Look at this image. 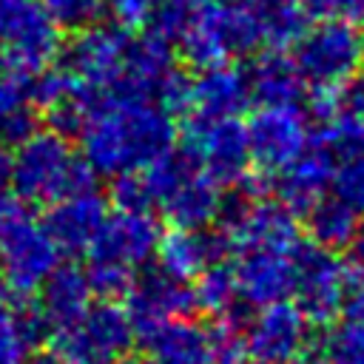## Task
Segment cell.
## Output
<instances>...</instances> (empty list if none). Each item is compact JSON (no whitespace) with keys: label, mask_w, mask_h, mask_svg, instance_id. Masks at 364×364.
Segmentation results:
<instances>
[{"label":"cell","mask_w":364,"mask_h":364,"mask_svg":"<svg viewBox=\"0 0 364 364\" xmlns=\"http://www.w3.org/2000/svg\"><path fill=\"white\" fill-rule=\"evenodd\" d=\"M316 139L338 159L364 154V117L350 111H336L330 119H324V131Z\"/></svg>","instance_id":"cell-30"},{"label":"cell","mask_w":364,"mask_h":364,"mask_svg":"<svg viewBox=\"0 0 364 364\" xmlns=\"http://www.w3.org/2000/svg\"><path fill=\"white\" fill-rule=\"evenodd\" d=\"M341 310H344L347 318L364 321V267H355V270L347 273Z\"/></svg>","instance_id":"cell-38"},{"label":"cell","mask_w":364,"mask_h":364,"mask_svg":"<svg viewBox=\"0 0 364 364\" xmlns=\"http://www.w3.org/2000/svg\"><path fill=\"white\" fill-rule=\"evenodd\" d=\"M128 40H131V28L119 26L117 20L105 23V26L91 23L88 28L74 31V40L65 46V51L60 48L63 51V68L74 80L94 85L105 94V88L122 71Z\"/></svg>","instance_id":"cell-10"},{"label":"cell","mask_w":364,"mask_h":364,"mask_svg":"<svg viewBox=\"0 0 364 364\" xmlns=\"http://www.w3.org/2000/svg\"><path fill=\"white\" fill-rule=\"evenodd\" d=\"M168 219L173 222V228H185V230H199L205 225L213 222L216 208H219V185L196 171L185 185H179L165 202H162Z\"/></svg>","instance_id":"cell-24"},{"label":"cell","mask_w":364,"mask_h":364,"mask_svg":"<svg viewBox=\"0 0 364 364\" xmlns=\"http://www.w3.org/2000/svg\"><path fill=\"white\" fill-rule=\"evenodd\" d=\"M60 48V28L40 0H0V51L37 71L51 65Z\"/></svg>","instance_id":"cell-9"},{"label":"cell","mask_w":364,"mask_h":364,"mask_svg":"<svg viewBox=\"0 0 364 364\" xmlns=\"http://www.w3.org/2000/svg\"><path fill=\"white\" fill-rule=\"evenodd\" d=\"M250 102L245 71L225 63L205 65L196 80H191V100L188 108L196 117L219 119V117H236Z\"/></svg>","instance_id":"cell-19"},{"label":"cell","mask_w":364,"mask_h":364,"mask_svg":"<svg viewBox=\"0 0 364 364\" xmlns=\"http://www.w3.org/2000/svg\"><path fill=\"white\" fill-rule=\"evenodd\" d=\"M338 105L341 111H350V114H358L364 117V71L353 74L341 88H338Z\"/></svg>","instance_id":"cell-40"},{"label":"cell","mask_w":364,"mask_h":364,"mask_svg":"<svg viewBox=\"0 0 364 364\" xmlns=\"http://www.w3.org/2000/svg\"><path fill=\"white\" fill-rule=\"evenodd\" d=\"M245 353L256 361L290 364L310 341V321L290 301H270L245 324Z\"/></svg>","instance_id":"cell-13"},{"label":"cell","mask_w":364,"mask_h":364,"mask_svg":"<svg viewBox=\"0 0 364 364\" xmlns=\"http://www.w3.org/2000/svg\"><path fill=\"white\" fill-rule=\"evenodd\" d=\"M293 296L296 307L304 313L310 324H327L333 316L341 313L344 299V282L347 270L336 250H327L321 245H296L293 253Z\"/></svg>","instance_id":"cell-8"},{"label":"cell","mask_w":364,"mask_h":364,"mask_svg":"<svg viewBox=\"0 0 364 364\" xmlns=\"http://www.w3.org/2000/svg\"><path fill=\"white\" fill-rule=\"evenodd\" d=\"M358 37H361V54H364V28L358 31Z\"/></svg>","instance_id":"cell-51"},{"label":"cell","mask_w":364,"mask_h":364,"mask_svg":"<svg viewBox=\"0 0 364 364\" xmlns=\"http://www.w3.org/2000/svg\"><path fill=\"white\" fill-rule=\"evenodd\" d=\"M111 364H136V361H131V358L122 355V358H117V361H111Z\"/></svg>","instance_id":"cell-50"},{"label":"cell","mask_w":364,"mask_h":364,"mask_svg":"<svg viewBox=\"0 0 364 364\" xmlns=\"http://www.w3.org/2000/svg\"><path fill=\"white\" fill-rule=\"evenodd\" d=\"M176 3H182V6H188L191 11H196V9H202L208 0H176Z\"/></svg>","instance_id":"cell-49"},{"label":"cell","mask_w":364,"mask_h":364,"mask_svg":"<svg viewBox=\"0 0 364 364\" xmlns=\"http://www.w3.org/2000/svg\"><path fill=\"white\" fill-rule=\"evenodd\" d=\"M54 350L65 364H111L122 358L134 344V327L122 307L111 299L88 304L71 324L54 330Z\"/></svg>","instance_id":"cell-5"},{"label":"cell","mask_w":364,"mask_h":364,"mask_svg":"<svg viewBox=\"0 0 364 364\" xmlns=\"http://www.w3.org/2000/svg\"><path fill=\"white\" fill-rule=\"evenodd\" d=\"M333 154L316 139L307 142L304 151L287 162L282 171H276V196L284 208H290L293 213L307 210L316 199L324 196V191L330 188V176H333Z\"/></svg>","instance_id":"cell-17"},{"label":"cell","mask_w":364,"mask_h":364,"mask_svg":"<svg viewBox=\"0 0 364 364\" xmlns=\"http://www.w3.org/2000/svg\"><path fill=\"white\" fill-rule=\"evenodd\" d=\"M9 307H11V293H9L6 284H0V316L9 313Z\"/></svg>","instance_id":"cell-47"},{"label":"cell","mask_w":364,"mask_h":364,"mask_svg":"<svg viewBox=\"0 0 364 364\" xmlns=\"http://www.w3.org/2000/svg\"><path fill=\"white\" fill-rule=\"evenodd\" d=\"M57 262V245L28 210H20L0 228V273L11 296H31Z\"/></svg>","instance_id":"cell-7"},{"label":"cell","mask_w":364,"mask_h":364,"mask_svg":"<svg viewBox=\"0 0 364 364\" xmlns=\"http://www.w3.org/2000/svg\"><path fill=\"white\" fill-rule=\"evenodd\" d=\"M179 43H182V57L191 65L205 68L213 63H225L230 57L253 54L262 43V31L253 9L205 3L202 9L193 11Z\"/></svg>","instance_id":"cell-3"},{"label":"cell","mask_w":364,"mask_h":364,"mask_svg":"<svg viewBox=\"0 0 364 364\" xmlns=\"http://www.w3.org/2000/svg\"><path fill=\"white\" fill-rule=\"evenodd\" d=\"M34 293H37V304L43 307L54 330L82 316V310L91 304V296H94L85 270L77 267L74 262H65V264L57 262Z\"/></svg>","instance_id":"cell-22"},{"label":"cell","mask_w":364,"mask_h":364,"mask_svg":"<svg viewBox=\"0 0 364 364\" xmlns=\"http://www.w3.org/2000/svg\"><path fill=\"white\" fill-rule=\"evenodd\" d=\"M199 171V165H196V159H193V154L191 151H165L162 156H156L151 165H145V173H142V179H145V185H148V193H151V199L154 202H165L179 185H185L193 173Z\"/></svg>","instance_id":"cell-29"},{"label":"cell","mask_w":364,"mask_h":364,"mask_svg":"<svg viewBox=\"0 0 364 364\" xmlns=\"http://www.w3.org/2000/svg\"><path fill=\"white\" fill-rule=\"evenodd\" d=\"M358 28L344 17H321L296 40L293 65L316 88H341L361 65Z\"/></svg>","instance_id":"cell-4"},{"label":"cell","mask_w":364,"mask_h":364,"mask_svg":"<svg viewBox=\"0 0 364 364\" xmlns=\"http://www.w3.org/2000/svg\"><path fill=\"white\" fill-rule=\"evenodd\" d=\"M245 131L250 162H256V168L264 173L282 171L310 142L307 119L296 105H262L245 122Z\"/></svg>","instance_id":"cell-11"},{"label":"cell","mask_w":364,"mask_h":364,"mask_svg":"<svg viewBox=\"0 0 364 364\" xmlns=\"http://www.w3.org/2000/svg\"><path fill=\"white\" fill-rule=\"evenodd\" d=\"M156 0H108V9L114 14V20L125 28H134L139 23H145L148 11L154 9Z\"/></svg>","instance_id":"cell-39"},{"label":"cell","mask_w":364,"mask_h":364,"mask_svg":"<svg viewBox=\"0 0 364 364\" xmlns=\"http://www.w3.org/2000/svg\"><path fill=\"white\" fill-rule=\"evenodd\" d=\"M159 253V267L171 273L173 279H191L196 276L205 264L222 262L230 253V233L225 230H185L176 228L168 236H159L156 245Z\"/></svg>","instance_id":"cell-18"},{"label":"cell","mask_w":364,"mask_h":364,"mask_svg":"<svg viewBox=\"0 0 364 364\" xmlns=\"http://www.w3.org/2000/svg\"><path fill=\"white\" fill-rule=\"evenodd\" d=\"M299 6L304 9L307 17H336V6L333 0H299Z\"/></svg>","instance_id":"cell-41"},{"label":"cell","mask_w":364,"mask_h":364,"mask_svg":"<svg viewBox=\"0 0 364 364\" xmlns=\"http://www.w3.org/2000/svg\"><path fill=\"white\" fill-rule=\"evenodd\" d=\"M125 296H128L125 316L134 327V338H139V341L148 333H154L159 324H165L171 318H185L193 310L191 287H185L182 279H173L162 267L134 276Z\"/></svg>","instance_id":"cell-12"},{"label":"cell","mask_w":364,"mask_h":364,"mask_svg":"<svg viewBox=\"0 0 364 364\" xmlns=\"http://www.w3.org/2000/svg\"><path fill=\"white\" fill-rule=\"evenodd\" d=\"M28 77H3L0 80V145L14 148L37 131L40 111L28 100Z\"/></svg>","instance_id":"cell-25"},{"label":"cell","mask_w":364,"mask_h":364,"mask_svg":"<svg viewBox=\"0 0 364 364\" xmlns=\"http://www.w3.org/2000/svg\"><path fill=\"white\" fill-rule=\"evenodd\" d=\"M191 17H193V11H191L188 6H182V3H176V0H156L154 9L148 11L145 23H148V31H151V34H156V37L173 43V40H179L182 31L188 28Z\"/></svg>","instance_id":"cell-36"},{"label":"cell","mask_w":364,"mask_h":364,"mask_svg":"<svg viewBox=\"0 0 364 364\" xmlns=\"http://www.w3.org/2000/svg\"><path fill=\"white\" fill-rule=\"evenodd\" d=\"M85 276H88L91 293L100 296V299H111V301L117 296H125L131 282H134V270L131 267L117 264V262H105V259H91V256H88Z\"/></svg>","instance_id":"cell-32"},{"label":"cell","mask_w":364,"mask_h":364,"mask_svg":"<svg viewBox=\"0 0 364 364\" xmlns=\"http://www.w3.org/2000/svg\"><path fill=\"white\" fill-rule=\"evenodd\" d=\"M60 31H80L100 20L102 0H40Z\"/></svg>","instance_id":"cell-34"},{"label":"cell","mask_w":364,"mask_h":364,"mask_svg":"<svg viewBox=\"0 0 364 364\" xmlns=\"http://www.w3.org/2000/svg\"><path fill=\"white\" fill-rule=\"evenodd\" d=\"M293 250H264V247H250L242 250L233 279H236V293L245 304L262 307L270 301H282L293 290Z\"/></svg>","instance_id":"cell-16"},{"label":"cell","mask_w":364,"mask_h":364,"mask_svg":"<svg viewBox=\"0 0 364 364\" xmlns=\"http://www.w3.org/2000/svg\"><path fill=\"white\" fill-rule=\"evenodd\" d=\"M225 6H236V9H256L259 0H222Z\"/></svg>","instance_id":"cell-48"},{"label":"cell","mask_w":364,"mask_h":364,"mask_svg":"<svg viewBox=\"0 0 364 364\" xmlns=\"http://www.w3.org/2000/svg\"><path fill=\"white\" fill-rule=\"evenodd\" d=\"M28 353H31L28 341L23 338L11 316L3 313L0 316V364H23Z\"/></svg>","instance_id":"cell-37"},{"label":"cell","mask_w":364,"mask_h":364,"mask_svg":"<svg viewBox=\"0 0 364 364\" xmlns=\"http://www.w3.org/2000/svg\"><path fill=\"white\" fill-rule=\"evenodd\" d=\"M347 250H350L353 264H355V267H364V228H358V230H355V236L350 239Z\"/></svg>","instance_id":"cell-45"},{"label":"cell","mask_w":364,"mask_h":364,"mask_svg":"<svg viewBox=\"0 0 364 364\" xmlns=\"http://www.w3.org/2000/svg\"><path fill=\"white\" fill-rule=\"evenodd\" d=\"M142 344L148 350V364H216L208 327L188 318L159 324Z\"/></svg>","instance_id":"cell-21"},{"label":"cell","mask_w":364,"mask_h":364,"mask_svg":"<svg viewBox=\"0 0 364 364\" xmlns=\"http://www.w3.org/2000/svg\"><path fill=\"white\" fill-rule=\"evenodd\" d=\"M82 159L94 173L114 176L142 171L173 148L176 122L168 108L151 100H105L82 134Z\"/></svg>","instance_id":"cell-1"},{"label":"cell","mask_w":364,"mask_h":364,"mask_svg":"<svg viewBox=\"0 0 364 364\" xmlns=\"http://www.w3.org/2000/svg\"><path fill=\"white\" fill-rule=\"evenodd\" d=\"M182 148L193 154L199 171L216 185H236L250 165L247 131L236 117L205 119L188 114L182 125Z\"/></svg>","instance_id":"cell-6"},{"label":"cell","mask_w":364,"mask_h":364,"mask_svg":"<svg viewBox=\"0 0 364 364\" xmlns=\"http://www.w3.org/2000/svg\"><path fill=\"white\" fill-rule=\"evenodd\" d=\"M0 193H11V156L0 151Z\"/></svg>","instance_id":"cell-46"},{"label":"cell","mask_w":364,"mask_h":364,"mask_svg":"<svg viewBox=\"0 0 364 364\" xmlns=\"http://www.w3.org/2000/svg\"><path fill=\"white\" fill-rule=\"evenodd\" d=\"M327 364H364V321L344 318L324 338Z\"/></svg>","instance_id":"cell-31"},{"label":"cell","mask_w":364,"mask_h":364,"mask_svg":"<svg viewBox=\"0 0 364 364\" xmlns=\"http://www.w3.org/2000/svg\"><path fill=\"white\" fill-rule=\"evenodd\" d=\"M247 94L259 105H296L304 94V80L296 71L293 60H287L279 48L264 51L245 71Z\"/></svg>","instance_id":"cell-23"},{"label":"cell","mask_w":364,"mask_h":364,"mask_svg":"<svg viewBox=\"0 0 364 364\" xmlns=\"http://www.w3.org/2000/svg\"><path fill=\"white\" fill-rule=\"evenodd\" d=\"M333 6H336V17H344V20L364 17V0H333Z\"/></svg>","instance_id":"cell-42"},{"label":"cell","mask_w":364,"mask_h":364,"mask_svg":"<svg viewBox=\"0 0 364 364\" xmlns=\"http://www.w3.org/2000/svg\"><path fill=\"white\" fill-rule=\"evenodd\" d=\"M97 173L82 159L74 156L65 136L54 131H34L11 156V193L23 205H51L68 193L94 191Z\"/></svg>","instance_id":"cell-2"},{"label":"cell","mask_w":364,"mask_h":364,"mask_svg":"<svg viewBox=\"0 0 364 364\" xmlns=\"http://www.w3.org/2000/svg\"><path fill=\"white\" fill-rule=\"evenodd\" d=\"M159 236V222L148 210H117L114 216H105L88 247V256L136 270L156 253Z\"/></svg>","instance_id":"cell-14"},{"label":"cell","mask_w":364,"mask_h":364,"mask_svg":"<svg viewBox=\"0 0 364 364\" xmlns=\"http://www.w3.org/2000/svg\"><path fill=\"white\" fill-rule=\"evenodd\" d=\"M191 296H193V307L205 310L208 316H222L228 307H233L239 301L233 267L225 264V259L205 264L196 273V284H193Z\"/></svg>","instance_id":"cell-28"},{"label":"cell","mask_w":364,"mask_h":364,"mask_svg":"<svg viewBox=\"0 0 364 364\" xmlns=\"http://www.w3.org/2000/svg\"><path fill=\"white\" fill-rule=\"evenodd\" d=\"M293 364H327V358H324V347L307 341V344L301 347V353L293 358Z\"/></svg>","instance_id":"cell-43"},{"label":"cell","mask_w":364,"mask_h":364,"mask_svg":"<svg viewBox=\"0 0 364 364\" xmlns=\"http://www.w3.org/2000/svg\"><path fill=\"white\" fill-rule=\"evenodd\" d=\"M239 250L264 247V250H293L299 245V225L290 208L273 199L247 205L242 222L230 230Z\"/></svg>","instance_id":"cell-20"},{"label":"cell","mask_w":364,"mask_h":364,"mask_svg":"<svg viewBox=\"0 0 364 364\" xmlns=\"http://www.w3.org/2000/svg\"><path fill=\"white\" fill-rule=\"evenodd\" d=\"M256 20H259L262 43L279 51L296 46V40L307 28V14L299 6V0H259Z\"/></svg>","instance_id":"cell-27"},{"label":"cell","mask_w":364,"mask_h":364,"mask_svg":"<svg viewBox=\"0 0 364 364\" xmlns=\"http://www.w3.org/2000/svg\"><path fill=\"white\" fill-rule=\"evenodd\" d=\"M250 364H270V361H256V358H253V361H250Z\"/></svg>","instance_id":"cell-52"},{"label":"cell","mask_w":364,"mask_h":364,"mask_svg":"<svg viewBox=\"0 0 364 364\" xmlns=\"http://www.w3.org/2000/svg\"><path fill=\"white\" fill-rule=\"evenodd\" d=\"M307 233L316 245L327 250H347L350 239L355 236L358 225V210L344 205L336 196H321L316 199L307 210Z\"/></svg>","instance_id":"cell-26"},{"label":"cell","mask_w":364,"mask_h":364,"mask_svg":"<svg viewBox=\"0 0 364 364\" xmlns=\"http://www.w3.org/2000/svg\"><path fill=\"white\" fill-rule=\"evenodd\" d=\"M108 199L117 210H151V205H154L148 185H145L139 171L114 173L111 188H108Z\"/></svg>","instance_id":"cell-35"},{"label":"cell","mask_w":364,"mask_h":364,"mask_svg":"<svg viewBox=\"0 0 364 364\" xmlns=\"http://www.w3.org/2000/svg\"><path fill=\"white\" fill-rule=\"evenodd\" d=\"M23 364H65V361H63V355H60L57 350L34 347V350L26 355V361H23Z\"/></svg>","instance_id":"cell-44"},{"label":"cell","mask_w":364,"mask_h":364,"mask_svg":"<svg viewBox=\"0 0 364 364\" xmlns=\"http://www.w3.org/2000/svg\"><path fill=\"white\" fill-rule=\"evenodd\" d=\"M105 216H108L105 199L97 191H82V193H68L63 199H54L46 210L43 228L60 253L77 256V253H88Z\"/></svg>","instance_id":"cell-15"},{"label":"cell","mask_w":364,"mask_h":364,"mask_svg":"<svg viewBox=\"0 0 364 364\" xmlns=\"http://www.w3.org/2000/svg\"><path fill=\"white\" fill-rule=\"evenodd\" d=\"M330 191L336 199L350 205L353 210H364V154L341 159L338 168H333L330 176Z\"/></svg>","instance_id":"cell-33"}]
</instances>
